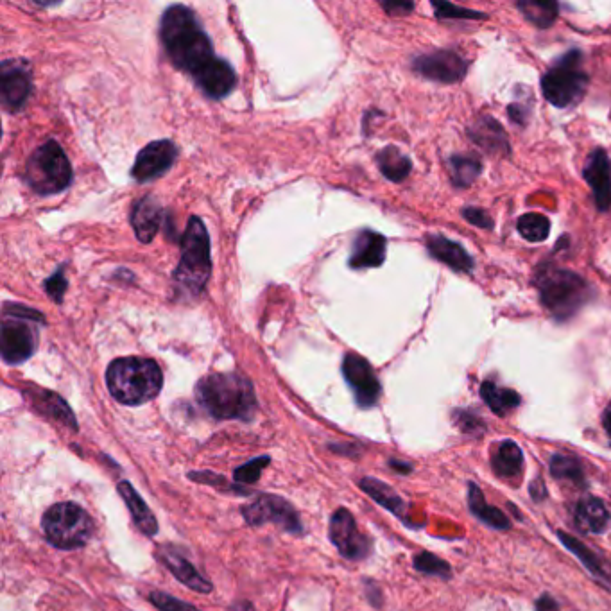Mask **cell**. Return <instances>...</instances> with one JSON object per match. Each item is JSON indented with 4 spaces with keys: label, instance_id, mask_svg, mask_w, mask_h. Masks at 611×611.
<instances>
[{
    "label": "cell",
    "instance_id": "cell-21",
    "mask_svg": "<svg viewBox=\"0 0 611 611\" xmlns=\"http://www.w3.org/2000/svg\"><path fill=\"white\" fill-rule=\"evenodd\" d=\"M491 468H493V474L500 479H504V481L518 479L524 472V452H522V448L518 447L517 443L511 441V439L500 441L491 452Z\"/></svg>",
    "mask_w": 611,
    "mask_h": 611
},
{
    "label": "cell",
    "instance_id": "cell-1",
    "mask_svg": "<svg viewBox=\"0 0 611 611\" xmlns=\"http://www.w3.org/2000/svg\"><path fill=\"white\" fill-rule=\"evenodd\" d=\"M160 38L174 65L189 72L196 83L219 63L194 11L185 6H171L165 11Z\"/></svg>",
    "mask_w": 611,
    "mask_h": 611
},
{
    "label": "cell",
    "instance_id": "cell-34",
    "mask_svg": "<svg viewBox=\"0 0 611 611\" xmlns=\"http://www.w3.org/2000/svg\"><path fill=\"white\" fill-rule=\"evenodd\" d=\"M517 230L525 241L543 242L551 233V221L542 214H524L518 219Z\"/></svg>",
    "mask_w": 611,
    "mask_h": 611
},
{
    "label": "cell",
    "instance_id": "cell-14",
    "mask_svg": "<svg viewBox=\"0 0 611 611\" xmlns=\"http://www.w3.org/2000/svg\"><path fill=\"white\" fill-rule=\"evenodd\" d=\"M176 155L178 151L171 140L151 142L138 153L135 165L131 169V176L140 183L155 180L173 167Z\"/></svg>",
    "mask_w": 611,
    "mask_h": 611
},
{
    "label": "cell",
    "instance_id": "cell-4",
    "mask_svg": "<svg viewBox=\"0 0 611 611\" xmlns=\"http://www.w3.org/2000/svg\"><path fill=\"white\" fill-rule=\"evenodd\" d=\"M106 384L117 402L142 405L151 402L162 391L164 373L151 359L122 357L108 366Z\"/></svg>",
    "mask_w": 611,
    "mask_h": 611
},
{
    "label": "cell",
    "instance_id": "cell-25",
    "mask_svg": "<svg viewBox=\"0 0 611 611\" xmlns=\"http://www.w3.org/2000/svg\"><path fill=\"white\" fill-rule=\"evenodd\" d=\"M468 506H470V511L474 513L475 517L482 520L484 524L490 525L493 529L506 531V529L511 527V520L499 508L490 506L486 502L484 493H482L481 488L475 482L468 484Z\"/></svg>",
    "mask_w": 611,
    "mask_h": 611
},
{
    "label": "cell",
    "instance_id": "cell-3",
    "mask_svg": "<svg viewBox=\"0 0 611 611\" xmlns=\"http://www.w3.org/2000/svg\"><path fill=\"white\" fill-rule=\"evenodd\" d=\"M536 289L543 307L561 323L574 318L594 294L583 276L554 264L538 267Z\"/></svg>",
    "mask_w": 611,
    "mask_h": 611
},
{
    "label": "cell",
    "instance_id": "cell-15",
    "mask_svg": "<svg viewBox=\"0 0 611 611\" xmlns=\"http://www.w3.org/2000/svg\"><path fill=\"white\" fill-rule=\"evenodd\" d=\"M36 348V336L33 328L18 319H4L0 334L2 359L8 364H20L27 361Z\"/></svg>",
    "mask_w": 611,
    "mask_h": 611
},
{
    "label": "cell",
    "instance_id": "cell-41",
    "mask_svg": "<svg viewBox=\"0 0 611 611\" xmlns=\"http://www.w3.org/2000/svg\"><path fill=\"white\" fill-rule=\"evenodd\" d=\"M67 285H69V282H67V278L63 275V267H60L49 280H45L44 287L54 302L61 303L63 294L67 291Z\"/></svg>",
    "mask_w": 611,
    "mask_h": 611
},
{
    "label": "cell",
    "instance_id": "cell-40",
    "mask_svg": "<svg viewBox=\"0 0 611 611\" xmlns=\"http://www.w3.org/2000/svg\"><path fill=\"white\" fill-rule=\"evenodd\" d=\"M522 101L524 99H515V103L508 106L509 119L517 126H525L531 119V113H533V97L527 99L525 103H522Z\"/></svg>",
    "mask_w": 611,
    "mask_h": 611
},
{
    "label": "cell",
    "instance_id": "cell-20",
    "mask_svg": "<svg viewBox=\"0 0 611 611\" xmlns=\"http://www.w3.org/2000/svg\"><path fill=\"white\" fill-rule=\"evenodd\" d=\"M427 250L434 259L443 262L445 266L454 269L457 273H472L475 262L472 255L456 241H450L443 235H429L427 237Z\"/></svg>",
    "mask_w": 611,
    "mask_h": 611
},
{
    "label": "cell",
    "instance_id": "cell-17",
    "mask_svg": "<svg viewBox=\"0 0 611 611\" xmlns=\"http://www.w3.org/2000/svg\"><path fill=\"white\" fill-rule=\"evenodd\" d=\"M156 558L164 563L167 570L173 574L180 583L189 586L190 590L199 594H210L214 590L212 583L196 567L181 554L174 545H162L156 549Z\"/></svg>",
    "mask_w": 611,
    "mask_h": 611
},
{
    "label": "cell",
    "instance_id": "cell-5",
    "mask_svg": "<svg viewBox=\"0 0 611 611\" xmlns=\"http://www.w3.org/2000/svg\"><path fill=\"white\" fill-rule=\"evenodd\" d=\"M210 273V237L205 223L199 217L192 216L181 241V260L174 271V280L185 293L198 296L205 289Z\"/></svg>",
    "mask_w": 611,
    "mask_h": 611
},
{
    "label": "cell",
    "instance_id": "cell-23",
    "mask_svg": "<svg viewBox=\"0 0 611 611\" xmlns=\"http://www.w3.org/2000/svg\"><path fill=\"white\" fill-rule=\"evenodd\" d=\"M574 518L577 529H581L583 533L603 534L610 527V511L603 500L597 497H585L579 500Z\"/></svg>",
    "mask_w": 611,
    "mask_h": 611
},
{
    "label": "cell",
    "instance_id": "cell-45",
    "mask_svg": "<svg viewBox=\"0 0 611 611\" xmlns=\"http://www.w3.org/2000/svg\"><path fill=\"white\" fill-rule=\"evenodd\" d=\"M536 610L538 611H558V604L556 601L549 597V595H542L540 601L536 603Z\"/></svg>",
    "mask_w": 611,
    "mask_h": 611
},
{
    "label": "cell",
    "instance_id": "cell-8",
    "mask_svg": "<svg viewBox=\"0 0 611 611\" xmlns=\"http://www.w3.org/2000/svg\"><path fill=\"white\" fill-rule=\"evenodd\" d=\"M27 183L36 194L52 196L63 192L72 181V167L58 142L49 140L38 147L27 162Z\"/></svg>",
    "mask_w": 611,
    "mask_h": 611
},
{
    "label": "cell",
    "instance_id": "cell-22",
    "mask_svg": "<svg viewBox=\"0 0 611 611\" xmlns=\"http://www.w3.org/2000/svg\"><path fill=\"white\" fill-rule=\"evenodd\" d=\"M160 223H162V208L155 198L147 196L135 203V207L131 210V224L137 233L138 241L144 244L153 241L160 230Z\"/></svg>",
    "mask_w": 611,
    "mask_h": 611
},
{
    "label": "cell",
    "instance_id": "cell-33",
    "mask_svg": "<svg viewBox=\"0 0 611 611\" xmlns=\"http://www.w3.org/2000/svg\"><path fill=\"white\" fill-rule=\"evenodd\" d=\"M552 477L560 481L574 482L576 486H586L585 466L574 456L554 454L551 459Z\"/></svg>",
    "mask_w": 611,
    "mask_h": 611
},
{
    "label": "cell",
    "instance_id": "cell-27",
    "mask_svg": "<svg viewBox=\"0 0 611 611\" xmlns=\"http://www.w3.org/2000/svg\"><path fill=\"white\" fill-rule=\"evenodd\" d=\"M450 181L457 189H468L482 173V162L474 155H454L448 158Z\"/></svg>",
    "mask_w": 611,
    "mask_h": 611
},
{
    "label": "cell",
    "instance_id": "cell-11",
    "mask_svg": "<svg viewBox=\"0 0 611 611\" xmlns=\"http://www.w3.org/2000/svg\"><path fill=\"white\" fill-rule=\"evenodd\" d=\"M413 69L422 78L441 85H456L468 72V63L454 51H434L414 58Z\"/></svg>",
    "mask_w": 611,
    "mask_h": 611
},
{
    "label": "cell",
    "instance_id": "cell-29",
    "mask_svg": "<svg viewBox=\"0 0 611 611\" xmlns=\"http://www.w3.org/2000/svg\"><path fill=\"white\" fill-rule=\"evenodd\" d=\"M377 164L382 174L388 178V180L395 181V183H402V181L411 174L413 164L407 156L396 149V147L389 146L384 147L377 155Z\"/></svg>",
    "mask_w": 611,
    "mask_h": 611
},
{
    "label": "cell",
    "instance_id": "cell-2",
    "mask_svg": "<svg viewBox=\"0 0 611 611\" xmlns=\"http://www.w3.org/2000/svg\"><path fill=\"white\" fill-rule=\"evenodd\" d=\"M199 405L217 420L250 422L257 413V396L250 380L239 373H214L199 380Z\"/></svg>",
    "mask_w": 611,
    "mask_h": 611
},
{
    "label": "cell",
    "instance_id": "cell-37",
    "mask_svg": "<svg viewBox=\"0 0 611 611\" xmlns=\"http://www.w3.org/2000/svg\"><path fill=\"white\" fill-rule=\"evenodd\" d=\"M269 457L262 456L257 457V459H253L250 463H246V465L241 466V468H237L235 472H233V479L235 482H244V484H253V482L259 481L260 475L264 472V468L269 465Z\"/></svg>",
    "mask_w": 611,
    "mask_h": 611
},
{
    "label": "cell",
    "instance_id": "cell-19",
    "mask_svg": "<svg viewBox=\"0 0 611 611\" xmlns=\"http://www.w3.org/2000/svg\"><path fill=\"white\" fill-rule=\"evenodd\" d=\"M468 135L477 146L484 149L490 155L506 156L511 153L509 138L500 122L491 119L488 115H481L477 121L470 126Z\"/></svg>",
    "mask_w": 611,
    "mask_h": 611
},
{
    "label": "cell",
    "instance_id": "cell-7",
    "mask_svg": "<svg viewBox=\"0 0 611 611\" xmlns=\"http://www.w3.org/2000/svg\"><path fill=\"white\" fill-rule=\"evenodd\" d=\"M47 542L61 551L85 547L94 534V520L74 502H60L45 511L42 518Z\"/></svg>",
    "mask_w": 611,
    "mask_h": 611
},
{
    "label": "cell",
    "instance_id": "cell-32",
    "mask_svg": "<svg viewBox=\"0 0 611 611\" xmlns=\"http://www.w3.org/2000/svg\"><path fill=\"white\" fill-rule=\"evenodd\" d=\"M35 404L38 409H42V413L51 416L52 420L61 422L63 425L70 427V429L78 431L76 418H74L69 405L65 404V400L61 396L49 393V391H42L40 395L36 396Z\"/></svg>",
    "mask_w": 611,
    "mask_h": 611
},
{
    "label": "cell",
    "instance_id": "cell-13",
    "mask_svg": "<svg viewBox=\"0 0 611 611\" xmlns=\"http://www.w3.org/2000/svg\"><path fill=\"white\" fill-rule=\"evenodd\" d=\"M33 92L31 67L26 61L6 60L0 67V95L4 106L11 112L24 108Z\"/></svg>",
    "mask_w": 611,
    "mask_h": 611
},
{
    "label": "cell",
    "instance_id": "cell-10",
    "mask_svg": "<svg viewBox=\"0 0 611 611\" xmlns=\"http://www.w3.org/2000/svg\"><path fill=\"white\" fill-rule=\"evenodd\" d=\"M328 534L330 542L336 545L337 551L341 552L346 560L359 561L370 556V538L359 531L357 522L348 509L339 508L332 515Z\"/></svg>",
    "mask_w": 611,
    "mask_h": 611
},
{
    "label": "cell",
    "instance_id": "cell-43",
    "mask_svg": "<svg viewBox=\"0 0 611 611\" xmlns=\"http://www.w3.org/2000/svg\"><path fill=\"white\" fill-rule=\"evenodd\" d=\"M382 8L388 11L389 15H407L414 9V4L411 2H393V4H382Z\"/></svg>",
    "mask_w": 611,
    "mask_h": 611
},
{
    "label": "cell",
    "instance_id": "cell-31",
    "mask_svg": "<svg viewBox=\"0 0 611 611\" xmlns=\"http://www.w3.org/2000/svg\"><path fill=\"white\" fill-rule=\"evenodd\" d=\"M517 8L533 26L538 29H549L558 18L560 6L556 2H536V0H522Z\"/></svg>",
    "mask_w": 611,
    "mask_h": 611
},
{
    "label": "cell",
    "instance_id": "cell-12",
    "mask_svg": "<svg viewBox=\"0 0 611 611\" xmlns=\"http://www.w3.org/2000/svg\"><path fill=\"white\" fill-rule=\"evenodd\" d=\"M343 375L362 409H370L379 402L382 391L380 382L370 362L364 357L357 353H348L343 361Z\"/></svg>",
    "mask_w": 611,
    "mask_h": 611
},
{
    "label": "cell",
    "instance_id": "cell-35",
    "mask_svg": "<svg viewBox=\"0 0 611 611\" xmlns=\"http://www.w3.org/2000/svg\"><path fill=\"white\" fill-rule=\"evenodd\" d=\"M414 568L422 574L427 576L441 577V579H448L452 576V570L447 561L441 560L438 556H434L432 552H420L414 556Z\"/></svg>",
    "mask_w": 611,
    "mask_h": 611
},
{
    "label": "cell",
    "instance_id": "cell-16",
    "mask_svg": "<svg viewBox=\"0 0 611 611\" xmlns=\"http://www.w3.org/2000/svg\"><path fill=\"white\" fill-rule=\"evenodd\" d=\"M583 178L592 189L597 210L608 212L611 208V158L603 147H597L588 156Z\"/></svg>",
    "mask_w": 611,
    "mask_h": 611
},
{
    "label": "cell",
    "instance_id": "cell-26",
    "mask_svg": "<svg viewBox=\"0 0 611 611\" xmlns=\"http://www.w3.org/2000/svg\"><path fill=\"white\" fill-rule=\"evenodd\" d=\"M481 396L484 404L490 407L491 411L499 416H506L509 411L517 409L522 404V398L517 391L508 388H500L495 382L486 380L481 384Z\"/></svg>",
    "mask_w": 611,
    "mask_h": 611
},
{
    "label": "cell",
    "instance_id": "cell-18",
    "mask_svg": "<svg viewBox=\"0 0 611 611\" xmlns=\"http://www.w3.org/2000/svg\"><path fill=\"white\" fill-rule=\"evenodd\" d=\"M388 241L384 235L373 230H362L353 242L350 266L353 269H366V267H379L386 260Z\"/></svg>",
    "mask_w": 611,
    "mask_h": 611
},
{
    "label": "cell",
    "instance_id": "cell-6",
    "mask_svg": "<svg viewBox=\"0 0 611 611\" xmlns=\"http://www.w3.org/2000/svg\"><path fill=\"white\" fill-rule=\"evenodd\" d=\"M583 61V52L570 49L543 74L542 94L552 106L568 108L585 97L590 78Z\"/></svg>",
    "mask_w": 611,
    "mask_h": 611
},
{
    "label": "cell",
    "instance_id": "cell-36",
    "mask_svg": "<svg viewBox=\"0 0 611 611\" xmlns=\"http://www.w3.org/2000/svg\"><path fill=\"white\" fill-rule=\"evenodd\" d=\"M432 8L436 11V17L438 18H461V20L488 18L486 13L474 11V9L459 8L456 4H448V2H432Z\"/></svg>",
    "mask_w": 611,
    "mask_h": 611
},
{
    "label": "cell",
    "instance_id": "cell-9",
    "mask_svg": "<svg viewBox=\"0 0 611 611\" xmlns=\"http://www.w3.org/2000/svg\"><path fill=\"white\" fill-rule=\"evenodd\" d=\"M242 517L250 525L276 524L282 531L300 536L303 534L302 520L291 502L278 495H259L242 508Z\"/></svg>",
    "mask_w": 611,
    "mask_h": 611
},
{
    "label": "cell",
    "instance_id": "cell-46",
    "mask_svg": "<svg viewBox=\"0 0 611 611\" xmlns=\"http://www.w3.org/2000/svg\"><path fill=\"white\" fill-rule=\"evenodd\" d=\"M393 470L396 472H400V474H409V472H413V466L409 465V463H402V461H391L389 463Z\"/></svg>",
    "mask_w": 611,
    "mask_h": 611
},
{
    "label": "cell",
    "instance_id": "cell-38",
    "mask_svg": "<svg viewBox=\"0 0 611 611\" xmlns=\"http://www.w3.org/2000/svg\"><path fill=\"white\" fill-rule=\"evenodd\" d=\"M149 603L156 606L160 611H199L192 604L183 603L180 599H174L164 592H153L149 595Z\"/></svg>",
    "mask_w": 611,
    "mask_h": 611
},
{
    "label": "cell",
    "instance_id": "cell-39",
    "mask_svg": "<svg viewBox=\"0 0 611 611\" xmlns=\"http://www.w3.org/2000/svg\"><path fill=\"white\" fill-rule=\"evenodd\" d=\"M454 418H456L459 429L466 432V434H482V432L486 431L484 422L472 411H456Z\"/></svg>",
    "mask_w": 611,
    "mask_h": 611
},
{
    "label": "cell",
    "instance_id": "cell-30",
    "mask_svg": "<svg viewBox=\"0 0 611 611\" xmlns=\"http://www.w3.org/2000/svg\"><path fill=\"white\" fill-rule=\"evenodd\" d=\"M558 538H560V542L567 547L568 551L572 552L577 560H581V563H583L595 577H601L603 581H610V574L606 572L603 561H601V558H599L595 552L590 551L585 543L579 542L572 534L565 533V531H558Z\"/></svg>",
    "mask_w": 611,
    "mask_h": 611
},
{
    "label": "cell",
    "instance_id": "cell-44",
    "mask_svg": "<svg viewBox=\"0 0 611 611\" xmlns=\"http://www.w3.org/2000/svg\"><path fill=\"white\" fill-rule=\"evenodd\" d=\"M531 495L536 502H540L547 497V488H545L542 479H534L533 484H531Z\"/></svg>",
    "mask_w": 611,
    "mask_h": 611
},
{
    "label": "cell",
    "instance_id": "cell-47",
    "mask_svg": "<svg viewBox=\"0 0 611 611\" xmlns=\"http://www.w3.org/2000/svg\"><path fill=\"white\" fill-rule=\"evenodd\" d=\"M228 611H255V608L248 601H239V603L232 604Z\"/></svg>",
    "mask_w": 611,
    "mask_h": 611
},
{
    "label": "cell",
    "instance_id": "cell-24",
    "mask_svg": "<svg viewBox=\"0 0 611 611\" xmlns=\"http://www.w3.org/2000/svg\"><path fill=\"white\" fill-rule=\"evenodd\" d=\"M117 490H119L122 500L126 502V506L130 509L131 517H133V522L137 524L138 529L147 536H151V538L156 536L158 534V522H156L153 511L138 495L137 490L128 481L119 482Z\"/></svg>",
    "mask_w": 611,
    "mask_h": 611
},
{
    "label": "cell",
    "instance_id": "cell-42",
    "mask_svg": "<svg viewBox=\"0 0 611 611\" xmlns=\"http://www.w3.org/2000/svg\"><path fill=\"white\" fill-rule=\"evenodd\" d=\"M463 217H465V221H468L470 224H474L477 228H482V230H491L493 228V219L488 216V212L486 210H482V208L477 207H468L463 208Z\"/></svg>",
    "mask_w": 611,
    "mask_h": 611
},
{
    "label": "cell",
    "instance_id": "cell-48",
    "mask_svg": "<svg viewBox=\"0 0 611 611\" xmlns=\"http://www.w3.org/2000/svg\"><path fill=\"white\" fill-rule=\"evenodd\" d=\"M603 425L604 431L608 432V436H610L611 439V404L608 405V409L604 411Z\"/></svg>",
    "mask_w": 611,
    "mask_h": 611
},
{
    "label": "cell",
    "instance_id": "cell-28",
    "mask_svg": "<svg viewBox=\"0 0 611 611\" xmlns=\"http://www.w3.org/2000/svg\"><path fill=\"white\" fill-rule=\"evenodd\" d=\"M359 486L382 508L388 509L396 517L404 518L405 502L400 499V495L391 486L384 484L379 479H371V477L361 479Z\"/></svg>",
    "mask_w": 611,
    "mask_h": 611
}]
</instances>
